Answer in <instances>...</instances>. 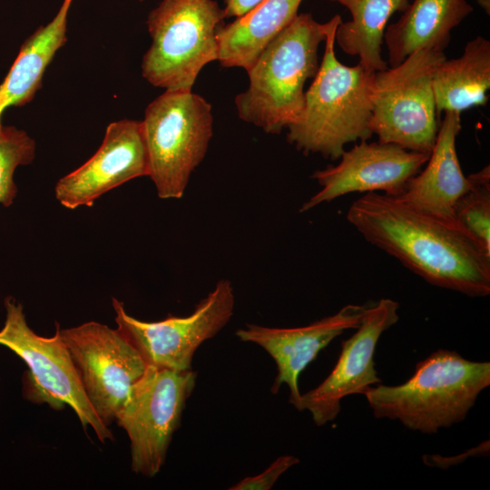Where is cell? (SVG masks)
Returning <instances> with one entry per match:
<instances>
[{
	"label": "cell",
	"mask_w": 490,
	"mask_h": 490,
	"mask_svg": "<svg viewBox=\"0 0 490 490\" xmlns=\"http://www.w3.org/2000/svg\"><path fill=\"white\" fill-rule=\"evenodd\" d=\"M486 452H489V441L483 442L480 446L470 449L461 456H453V457H442L439 456H424L423 460L427 466H434L441 468H446L450 466L456 465L460 461L466 460L470 456L483 455L485 456Z\"/></svg>",
	"instance_id": "25"
},
{
	"label": "cell",
	"mask_w": 490,
	"mask_h": 490,
	"mask_svg": "<svg viewBox=\"0 0 490 490\" xmlns=\"http://www.w3.org/2000/svg\"><path fill=\"white\" fill-rule=\"evenodd\" d=\"M142 124L158 197L181 198L212 137L211 103L192 92L165 91L148 104Z\"/></svg>",
	"instance_id": "6"
},
{
	"label": "cell",
	"mask_w": 490,
	"mask_h": 490,
	"mask_svg": "<svg viewBox=\"0 0 490 490\" xmlns=\"http://www.w3.org/2000/svg\"><path fill=\"white\" fill-rule=\"evenodd\" d=\"M460 131L461 113L445 112L424 169L407 181L396 198L463 230L456 221L455 206L469 190L470 182L462 172L456 152V138Z\"/></svg>",
	"instance_id": "16"
},
{
	"label": "cell",
	"mask_w": 490,
	"mask_h": 490,
	"mask_svg": "<svg viewBox=\"0 0 490 490\" xmlns=\"http://www.w3.org/2000/svg\"><path fill=\"white\" fill-rule=\"evenodd\" d=\"M444 52L420 49L395 67L375 72L369 91L371 130L379 142L430 154L440 124L433 75Z\"/></svg>",
	"instance_id": "7"
},
{
	"label": "cell",
	"mask_w": 490,
	"mask_h": 490,
	"mask_svg": "<svg viewBox=\"0 0 490 490\" xmlns=\"http://www.w3.org/2000/svg\"><path fill=\"white\" fill-rule=\"evenodd\" d=\"M398 302L390 299L367 307L357 331L341 343L332 371L316 387L301 394L299 411H309L316 426L334 421L344 397L364 395L369 387L382 382L375 368L374 354L381 335L398 321Z\"/></svg>",
	"instance_id": "12"
},
{
	"label": "cell",
	"mask_w": 490,
	"mask_h": 490,
	"mask_svg": "<svg viewBox=\"0 0 490 490\" xmlns=\"http://www.w3.org/2000/svg\"><path fill=\"white\" fill-rule=\"evenodd\" d=\"M473 10L466 0H413L401 17L385 30L391 67L420 49L444 52L452 30Z\"/></svg>",
	"instance_id": "17"
},
{
	"label": "cell",
	"mask_w": 490,
	"mask_h": 490,
	"mask_svg": "<svg viewBox=\"0 0 490 490\" xmlns=\"http://www.w3.org/2000/svg\"><path fill=\"white\" fill-rule=\"evenodd\" d=\"M476 2L485 12H487V14H489V9H490L489 0H476Z\"/></svg>",
	"instance_id": "27"
},
{
	"label": "cell",
	"mask_w": 490,
	"mask_h": 490,
	"mask_svg": "<svg viewBox=\"0 0 490 490\" xmlns=\"http://www.w3.org/2000/svg\"><path fill=\"white\" fill-rule=\"evenodd\" d=\"M84 393L107 426L115 421L147 365L117 328L95 321L61 328Z\"/></svg>",
	"instance_id": "11"
},
{
	"label": "cell",
	"mask_w": 490,
	"mask_h": 490,
	"mask_svg": "<svg viewBox=\"0 0 490 490\" xmlns=\"http://www.w3.org/2000/svg\"><path fill=\"white\" fill-rule=\"evenodd\" d=\"M196 379L192 369L176 371L147 366L132 387L115 421L130 439L134 473L153 477L160 472Z\"/></svg>",
	"instance_id": "9"
},
{
	"label": "cell",
	"mask_w": 490,
	"mask_h": 490,
	"mask_svg": "<svg viewBox=\"0 0 490 490\" xmlns=\"http://www.w3.org/2000/svg\"><path fill=\"white\" fill-rule=\"evenodd\" d=\"M262 0H224L226 18L239 17L249 12Z\"/></svg>",
	"instance_id": "26"
},
{
	"label": "cell",
	"mask_w": 490,
	"mask_h": 490,
	"mask_svg": "<svg viewBox=\"0 0 490 490\" xmlns=\"http://www.w3.org/2000/svg\"><path fill=\"white\" fill-rule=\"evenodd\" d=\"M469 190L456 201L458 226L490 253V168L469 174Z\"/></svg>",
	"instance_id": "22"
},
{
	"label": "cell",
	"mask_w": 490,
	"mask_h": 490,
	"mask_svg": "<svg viewBox=\"0 0 490 490\" xmlns=\"http://www.w3.org/2000/svg\"><path fill=\"white\" fill-rule=\"evenodd\" d=\"M225 18L215 0H162L147 17L152 44L142 77L165 91L191 92L201 69L217 61L216 32Z\"/></svg>",
	"instance_id": "5"
},
{
	"label": "cell",
	"mask_w": 490,
	"mask_h": 490,
	"mask_svg": "<svg viewBox=\"0 0 490 490\" xmlns=\"http://www.w3.org/2000/svg\"><path fill=\"white\" fill-rule=\"evenodd\" d=\"M490 386V363L471 361L439 348L419 361L404 383L369 387L364 396L376 418L399 421L423 434L464 421Z\"/></svg>",
	"instance_id": "2"
},
{
	"label": "cell",
	"mask_w": 490,
	"mask_h": 490,
	"mask_svg": "<svg viewBox=\"0 0 490 490\" xmlns=\"http://www.w3.org/2000/svg\"><path fill=\"white\" fill-rule=\"evenodd\" d=\"M234 289L229 279L214 289L186 317L171 316L146 322L130 316L120 300L112 299L119 332L138 351L147 366L176 371L191 370L195 351L230 320Z\"/></svg>",
	"instance_id": "10"
},
{
	"label": "cell",
	"mask_w": 490,
	"mask_h": 490,
	"mask_svg": "<svg viewBox=\"0 0 490 490\" xmlns=\"http://www.w3.org/2000/svg\"><path fill=\"white\" fill-rule=\"evenodd\" d=\"M299 463V459L294 456L288 455L279 456L260 474L253 476H247L229 489L269 490L272 488L281 475Z\"/></svg>",
	"instance_id": "24"
},
{
	"label": "cell",
	"mask_w": 490,
	"mask_h": 490,
	"mask_svg": "<svg viewBox=\"0 0 490 490\" xmlns=\"http://www.w3.org/2000/svg\"><path fill=\"white\" fill-rule=\"evenodd\" d=\"M430 154L387 142L360 141L344 151L335 166L316 171L311 178L321 189L305 201L300 212L352 192H376L396 197L426 163Z\"/></svg>",
	"instance_id": "13"
},
{
	"label": "cell",
	"mask_w": 490,
	"mask_h": 490,
	"mask_svg": "<svg viewBox=\"0 0 490 490\" xmlns=\"http://www.w3.org/2000/svg\"><path fill=\"white\" fill-rule=\"evenodd\" d=\"M74 0H63L56 15L39 26L21 45L6 76L0 83V122L5 110L30 103L42 86L45 70L67 41L68 15Z\"/></svg>",
	"instance_id": "19"
},
{
	"label": "cell",
	"mask_w": 490,
	"mask_h": 490,
	"mask_svg": "<svg viewBox=\"0 0 490 490\" xmlns=\"http://www.w3.org/2000/svg\"><path fill=\"white\" fill-rule=\"evenodd\" d=\"M303 0H262L216 32L217 61L248 71L265 47L298 15Z\"/></svg>",
	"instance_id": "18"
},
{
	"label": "cell",
	"mask_w": 490,
	"mask_h": 490,
	"mask_svg": "<svg viewBox=\"0 0 490 490\" xmlns=\"http://www.w3.org/2000/svg\"><path fill=\"white\" fill-rule=\"evenodd\" d=\"M342 22L331 18L318 70L305 92L302 111L287 126V140L305 154L319 153L338 160L345 146L372 135L369 91L375 72L360 64L348 66L335 54V34Z\"/></svg>",
	"instance_id": "3"
},
{
	"label": "cell",
	"mask_w": 490,
	"mask_h": 490,
	"mask_svg": "<svg viewBox=\"0 0 490 490\" xmlns=\"http://www.w3.org/2000/svg\"><path fill=\"white\" fill-rule=\"evenodd\" d=\"M34 140L22 129L0 122V203L10 206L17 195L14 174L17 167L30 164L35 157Z\"/></svg>",
	"instance_id": "23"
},
{
	"label": "cell",
	"mask_w": 490,
	"mask_h": 490,
	"mask_svg": "<svg viewBox=\"0 0 490 490\" xmlns=\"http://www.w3.org/2000/svg\"><path fill=\"white\" fill-rule=\"evenodd\" d=\"M330 25L331 19L320 24L309 13L298 14L265 47L247 71L248 89L235 98L242 121L279 134L297 119L304 106V85L318 70V46Z\"/></svg>",
	"instance_id": "4"
},
{
	"label": "cell",
	"mask_w": 490,
	"mask_h": 490,
	"mask_svg": "<svg viewBox=\"0 0 490 490\" xmlns=\"http://www.w3.org/2000/svg\"><path fill=\"white\" fill-rule=\"evenodd\" d=\"M148 175L149 158L142 121L119 120L108 124L96 152L56 182L54 196L69 210L91 207L111 190Z\"/></svg>",
	"instance_id": "14"
},
{
	"label": "cell",
	"mask_w": 490,
	"mask_h": 490,
	"mask_svg": "<svg viewBox=\"0 0 490 490\" xmlns=\"http://www.w3.org/2000/svg\"><path fill=\"white\" fill-rule=\"evenodd\" d=\"M347 220L429 284L471 298L490 294V253L465 231L377 192L355 200Z\"/></svg>",
	"instance_id": "1"
},
{
	"label": "cell",
	"mask_w": 490,
	"mask_h": 490,
	"mask_svg": "<svg viewBox=\"0 0 490 490\" xmlns=\"http://www.w3.org/2000/svg\"><path fill=\"white\" fill-rule=\"evenodd\" d=\"M137 1H139V2H142V1H144V0H137Z\"/></svg>",
	"instance_id": "28"
},
{
	"label": "cell",
	"mask_w": 490,
	"mask_h": 490,
	"mask_svg": "<svg viewBox=\"0 0 490 490\" xmlns=\"http://www.w3.org/2000/svg\"><path fill=\"white\" fill-rule=\"evenodd\" d=\"M366 309L364 305L348 304L333 315L298 328L246 324L235 335L241 341L259 345L270 354L278 370L270 388L271 393L276 395L283 384L287 385L289 389V402L299 410L300 373L333 339L345 330L357 328Z\"/></svg>",
	"instance_id": "15"
},
{
	"label": "cell",
	"mask_w": 490,
	"mask_h": 490,
	"mask_svg": "<svg viewBox=\"0 0 490 490\" xmlns=\"http://www.w3.org/2000/svg\"><path fill=\"white\" fill-rule=\"evenodd\" d=\"M436 113L485 106L490 89V42L481 35L466 43L463 54L445 59L433 75Z\"/></svg>",
	"instance_id": "20"
},
{
	"label": "cell",
	"mask_w": 490,
	"mask_h": 490,
	"mask_svg": "<svg viewBox=\"0 0 490 490\" xmlns=\"http://www.w3.org/2000/svg\"><path fill=\"white\" fill-rule=\"evenodd\" d=\"M6 317L0 330L3 345L27 365L24 394L30 400L48 403L54 408L68 405L82 426H90L102 443L113 440V433L103 423L89 402L77 370L56 327L51 338L37 335L28 326L23 307L12 297L5 299Z\"/></svg>",
	"instance_id": "8"
},
{
	"label": "cell",
	"mask_w": 490,
	"mask_h": 490,
	"mask_svg": "<svg viewBox=\"0 0 490 490\" xmlns=\"http://www.w3.org/2000/svg\"><path fill=\"white\" fill-rule=\"evenodd\" d=\"M344 5L351 20L340 22L335 41L347 54L358 56V64L369 71L387 69L382 58V44L388 20L396 12H404L409 0H328Z\"/></svg>",
	"instance_id": "21"
}]
</instances>
